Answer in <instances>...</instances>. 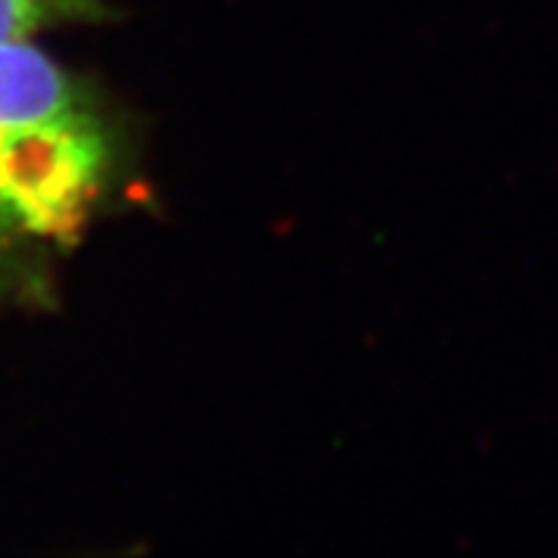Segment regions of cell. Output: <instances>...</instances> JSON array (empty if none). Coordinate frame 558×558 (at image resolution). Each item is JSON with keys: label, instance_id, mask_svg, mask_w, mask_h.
Returning <instances> with one entry per match:
<instances>
[{"label": "cell", "instance_id": "7a4b0ae2", "mask_svg": "<svg viewBox=\"0 0 558 558\" xmlns=\"http://www.w3.org/2000/svg\"><path fill=\"white\" fill-rule=\"evenodd\" d=\"M112 16L109 0H0V44Z\"/></svg>", "mask_w": 558, "mask_h": 558}, {"label": "cell", "instance_id": "6da1fadb", "mask_svg": "<svg viewBox=\"0 0 558 558\" xmlns=\"http://www.w3.org/2000/svg\"><path fill=\"white\" fill-rule=\"evenodd\" d=\"M124 171L119 112L35 38L0 44V299L44 304Z\"/></svg>", "mask_w": 558, "mask_h": 558}]
</instances>
